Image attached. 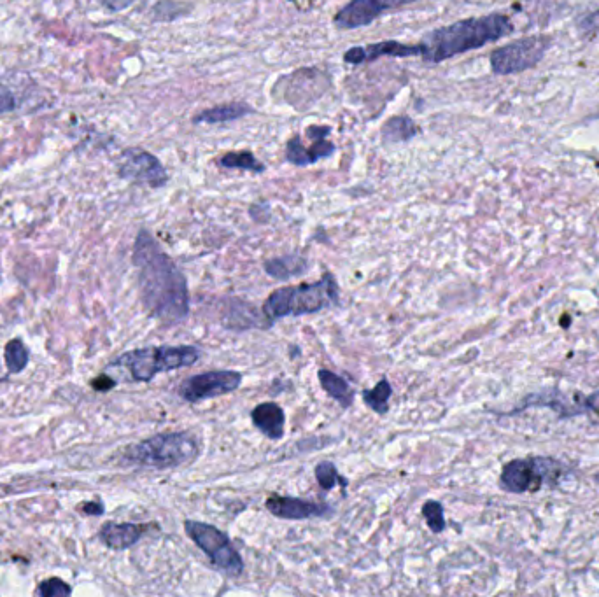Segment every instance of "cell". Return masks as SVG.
I'll return each instance as SVG.
<instances>
[{"mask_svg": "<svg viewBox=\"0 0 599 597\" xmlns=\"http://www.w3.org/2000/svg\"><path fill=\"white\" fill-rule=\"evenodd\" d=\"M584 403L587 412L599 415V391L589 394V396H584Z\"/></svg>", "mask_w": 599, "mask_h": 597, "instance_id": "4dcf8cb0", "label": "cell"}, {"mask_svg": "<svg viewBox=\"0 0 599 597\" xmlns=\"http://www.w3.org/2000/svg\"><path fill=\"white\" fill-rule=\"evenodd\" d=\"M265 508L277 519L284 520H307L326 517L333 512L332 506L326 503H318L311 499L291 498V496H279L272 494L265 501Z\"/></svg>", "mask_w": 599, "mask_h": 597, "instance_id": "7c38bea8", "label": "cell"}, {"mask_svg": "<svg viewBox=\"0 0 599 597\" xmlns=\"http://www.w3.org/2000/svg\"><path fill=\"white\" fill-rule=\"evenodd\" d=\"M339 300V284L332 274H325L321 281L312 284L277 289L263 303V314L268 321L281 317L307 316L337 305Z\"/></svg>", "mask_w": 599, "mask_h": 597, "instance_id": "3957f363", "label": "cell"}, {"mask_svg": "<svg viewBox=\"0 0 599 597\" xmlns=\"http://www.w3.org/2000/svg\"><path fill=\"white\" fill-rule=\"evenodd\" d=\"M316 480H318V484L321 485L323 491H332L333 487H337V484L342 489H346L347 485H349V480L346 477H342L339 470H337V466L330 463V461H323V463H319L316 466Z\"/></svg>", "mask_w": 599, "mask_h": 597, "instance_id": "d4e9b609", "label": "cell"}, {"mask_svg": "<svg viewBox=\"0 0 599 597\" xmlns=\"http://www.w3.org/2000/svg\"><path fill=\"white\" fill-rule=\"evenodd\" d=\"M414 2L417 0H351L335 16V25L342 30L367 27L384 13L409 6Z\"/></svg>", "mask_w": 599, "mask_h": 597, "instance_id": "8fae6325", "label": "cell"}, {"mask_svg": "<svg viewBox=\"0 0 599 597\" xmlns=\"http://www.w3.org/2000/svg\"><path fill=\"white\" fill-rule=\"evenodd\" d=\"M4 358H6L9 373H22L29 365V349L25 347L20 338H15L6 345Z\"/></svg>", "mask_w": 599, "mask_h": 597, "instance_id": "cb8c5ba5", "label": "cell"}, {"mask_svg": "<svg viewBox=\"0 0 599 597\" xmlns=\"http://www.w3.org/2000/svg\"><path fill=\"white\" fill-rule=\"evenodd\" d=\"M200 454L198 442L186 431L162 433L137 443L125 452V463L139 468L167 470L191 463Z\"/></svg>", "mask_w": 599, "mask_h": 597, "instance_id": "277c9868", "label": "cell"}, {"mask_svg": "<svg viewBox=\"0 0 599 597\" xmlns=\"http://www.w3.org/2000/svg\"><path fill=\"white\" fill-rule=\"evenodd\" d=\"M265 272L277 281H286L309 272V261L305 260L304 256L288 254V256L265 261Z\"/></svg>", "mask_w": 599, "mask_h": 597, "instance_id": "ac0fdd59", "label": "cell"}, {"mask_svg": "<svg viewBox=\"0 0 599 597\" xmlns=\"http://www.w3.org/2000/svg\"><path fill=\"white\" fill-rule=\"evenodd\" d=\"M71 585H67L64 580L60 578H50V580H44L43 583H39L37 587V594L43 597H58V596H71Z\"/></svg>", "mask_w": 599, "mask_h": 597, "instance_id": "83f0119b", "label": "cell"}, {"mask_svg": "<svg viewBox=\"0 0 599 597\" xmlns=\"http://www.w3.org/2000/svg\"><path fill=\"white\" fill-rule=\"evenodd\" d=\"M253 113L251 106L244 102H233V104H223V106L205 109L202 113L193 118V123H207V125H216V123H226V121H235L244 118L246 114Z\"/></svg>", "mask_w": 599, "mask_h": 597, "instance_id": "d6986e66", "label": "cell"}, {"mask_svg": "<svg viewBox=\"0 0 599 597\" xmlns=\"http://www.w3.org/2000/svg\"><path fill=\"white\" fill-rule=\"evenodd\" d=\"M184 531L202 552L209 555L212 564L219 571L235 578L244 573V562L237 548L233 547L230 538L223 531H219L218 527L198 520H186Z\"/></svg>", "mask_w": 599, "mask_h": 597, "instance_id": "52a82bcc", "label": "cell"}, {"mask_svg": "<svg viewBox=\"0 0 599 597\" xmlns=\"http://www.w3.org/2000/svg\"><path fill=\"white\" fill-rule=\"evenodd\" d=\"M547 407L554 410L561 417H575V415H584L587 412L585 408L584 396L580 394V400H571L570 396L557 391V389H545L538 393L529 394L522 400L521 407L515 408L508 415H515L526 410V408Z\"/></svg>", "mask_w": 599, "mask_h": 597, "instance_id": "4fadbf2b", "label": "cell"}, {"mask_svg": "<svg viewBox=\"0 0 599 597\" xmlns=\"http://www.w3.org/2000/svg\"><path fill=\"white\" fill-rule=\"evenodd\" d=\"M190 11L188 6H183L179 2H172V0H162L156 4L153 9V15L156 16V20H174L179 16L186 15Z\"/></svg>", "mask_w": 599, "mask_h": 597, "instance_id": "4316f807", "label": "cell"}, {"mask_svg": "<svg viewBox=\"0 0 599 597\" xmlns=\"http://www.w3.org/2000/svg\"><path fill=\"white\" fill-rule=\"evenodd\" d=\"M393 394L391 384L388 379L379 380V384L374 389L363 391V401L368 408H372L375 414L386 415L389 412V398Z\"/></svg>", "mask_w": 599, "mask_h": 597, "instance_id": "7402d4cb", "label": "cell"}, {"mask_svg": "<svg viewBox=\"0 0 599 597\" xmlns=\"http://www.w3.org/2000/svg\"><path fill=\"white\" fill-rule=\"evenodd\" d=\"M333 153H335V146H333V142L326 141V139H318V141H314L311 148H305L304 142L300 141L298 137H293L286 146V160L298 167H307V165L332 156Z\"/></svg>", "mask_w": 599, "mask_h": 597, "instance_id": "e0dca14e", "label": "cell"}, {"mask_svg": "<svg viewBox=\"0 0 599 597\" xmlns=\"http://www.w3.org/2000/svg\"><path fill=\"white\" fill-rule=\"evenodd\" d=\"M16 107L15 95L13 92L6 88V86L0 85V114L9 113Z\"/></svg>", "mask_w": 599, "mask_h": 597, "instance_id": "f546056e", "label": "cell"}, {"mask_svg": "<svg viewBox=\"0 0 599 597\" xmlns=\"http://www.w3.org/2000/svg\"><path fill=\"white\" fill-rule=\"evenodd\" d=\"M570 473V468L563 461L552 457H522L503 464L500 487L501 491L510 494H526L540 491L543 487H557Z\"/></svg>", "mask_w": 599, "mask_h": 597, "instance_id": "5b68a950", "label": "cell"}, {"mask_svg": "<svg viewBox=\"0 0 599 597\" xmlns=\"http://www.w3.org/2000/svg\"><path fill=\"white\" fill-rule=\"evenodd\" d=\"M251 419L256 429H260V433L270 438V440H281L284 436V428H286V414L277 403L267 401L261 403L251 412Z\"/></svg>", "mask_w": 599, "mask_h": 597, "instance_id": "2e32d148", "label": "cell"}, {"mask_svg": "<svg viewBox=\"0 0 599 597\" xmlns=\"http://www.w3.org/2000/svg\"><path fill=\"white\" fill-rule=\"evenodd\" d=\"M120 176L130 183L148 184L151 188H160L169 181L167 170L162 163L144 149L132 148L123 151L120 158Z\"/></svg>", "mask_w": 599, "mask_h": 597, "instance_id": "30bf717a", "label": "cell"}, {"mask_svg": "<svg viewBox=\"0 0 599 597\" xmlns=\"http://www.w3.org/2000/svg\"><path fill=\"white\" fill-rule=\"evenodd\" d=\"M578 34L584 37V39H591L592 36H596L599 32V9H596L594 13L585 15L584 18H580L577 22Z\"/></svg>", "mask_w": 599, "mask_h": 597, "instance_id": "f1b7e54d", "label": "cell"}, {"mask_svg": "<svg viewBox=\"0 0 599 597\" xmlns=\"http://www.w3.org/2000/svg\"><path fill=\"white\" fill-rule=\"evenodd\" d=\"M134 265L142 303L149 314L165 324L184 321L190 312L186 279L146 230H142L135 240Z\"/></svg>", "mask_w": 599, "mask_h": 597, "instance_id": "6da1fadb", "label": "cell"}, {"mask_svg": "<svg viewBox=\"0 0 599 597\" xmlns=\"http://www.w3.org/2000/svg\"><path fill=\"white\" fill-rule=\"evenodd\" d=\"M552 48L550 36L521 37L491 53V69L498 76H510L531 71L542 62Z\"/></svg>", "mask_w": 599, "mask_h": 597, "instance_id": "ba28073f", "label": "cell"}, {"mask_svg": "<svg viewBox=\"0 0 599 597\" xmlns=\"http://www.w3.org/2000/svg\"><path fill=\"white\" fill-rule=\"evenodd\" d=\"M514 32V23L503 13L468 18L435 29L419 44L421 57L431 64H440L468 51L480 50L486 44L496 43Z\"/></svg>", "mask_w": 599, "mask_h": 597, "instance_id": "7a4b0ae2", "label": "cell"}, {"mask_svg": "<svg viewBox=\"0 0 599 597\" xmlns=\"http://www.w3.org/2000/svg\"><path fill=\"white\" fill-rule=\"evenodd\" d=\"M318 377L328 396H332L333 400L339 401L340 407L349 408L353 405V387L347 384L346 379H342L340 375L330 372V370H319Z\"/></svg>", "mask_w": 599, "mask_h": 597, "instance_id": "ffe728a7", "label": "cell"}, {"mask_svg": "<svg viewBox=\"0 0 599 597\" xmlns=\"http://www.w3.org/2000/svg\"><path fill=\"white\" fill-rule=\"evenodd\" d=\"M596 480H598V482H599V475H596Z\"/></svg>", "mask_w": 599, "mask_h": 597, "instance_id": "e575fe53", "label": "cell"}, {"mask_svg": "<svg viewBox=\"0 0 599 597\" xmlns=\"http://www.w3.org/2000/svg\"><path fill=\"white\" fill-rule=\"evenodd\" d=\"M200 359V351L193 345L179 347H144L127 352L114 361V366L127 370L130 379L135 382H149L158 373L179 370L195 365Z\"/></svg>", "mask_w": 599, "mask_h": 597, "instance_id": "8992f818", "label": "cell"}, {"mask_svg": "<svg viewBox=\"0 0 599 597\" xmlns=\"http://www.w3.org/2000/svg\"><path fill=\"white\" fill-rule=\"evenodd\" d=\"M107 8L113 9V11H121V9L128 8L134 0H104Z\"/></svg>", "mask_w": 599, "mask_h": 597, "instance_id": "836d02e7", "label": "cell"}, {"mask_svg": "<svg viewBox=\"0 0 599 597\" xmlns=\"http://www.w3.org/2000/svg\"><path fill=\"white\" fill-rule=\"evenodd\" d=\"M330 134V127H309L307 128V135L311 137L312 141H318V139H326Z\"/></svg>", "mask_w": 599, "mask_h": 597, "instance_id": "1f68e13d", "label": "cell"}, {"mask_svg": "<svg viewBox=\"0 0 599 597\" xmlns=\"http://www.w3.org/2000/svg\"><path fill=\"white\" fill-rule=\"evenodd\" d=\"M148 529V524L107 522L100 529L99 536L106 547L113 548V550H127V548L134 547L135 543L148 533Z\"/></svg>", "mask_w": 599, "mask_h": 597, "instance_id": "9a60e30c", "label": "cell"}, {"mask_svg": "<svg viewBox=\"0 0 599 597\" xmlns=\"http://www.w3.org/2000/svg\"><path fill=\"white\" fill-rule=\"evenodd\" d=\"M416 55L421 57L419 44L410 46V44L396 43V41H384V43L370 44L367 48H353V50L347 51L344 60L347 64L358 65L382 57L407 58L416 57Z\"/></svg>", "mask_w": 599, "mask_h": 597, "instance_id": "5bb4252c", "label": "cell"}, {"mask_svg": "<svg viewBox=\"0 0 599 597\" xmlns=\"http://www.w3.org/2000/svg\"><path fill=\"white\" fill-rule=\"evenodd\" d=\"M242 384V375L233 370H216L193 375L184 380L179 387V396L184 401L197 403V401L211 400L223 394L233 393Z\"/></svg>", "mask_w": 599, "mask_h": 597, "instance_id": "9c48e42d", "label": "cell"}, {"mask_svg": "<svg viewBox=\"0 0 599 597\" xmlns=\"http://www.w3.org/2000/svg\"><path fill=\"white\" fill-rule=\"evenodd\" d=\"M417 134H419V127H417L416 121L409 116H395L386 121V125L382 127V141L388 142V144L410 141Z\"/></svg>", "mask_w": 599, "mask_h": 597, "instance_id": "44dd1931", "label": "cell"}, {"mask_svg": "<svg viewBox=\"0 0 599 597\" xmlns=\"http://www.w3.org/2000/svg\"><path fill=\"white\" fill-rule=\"evenodd\" d=\"M219 165L225 169L251 170L254 174L265 172V165L251 151H232L221 156Z\"/></svg>", "mask_w": 599, "mask_h": 597, "instance_id": "603a6c76", "label": "cell"}, {"mask_svg": "<svg viewBox=\"0 0 599 597\" xmlns=\"http://www.w3.org/2000/svg\"><path fill=\"white\" fill-rule=\"evenodd\" d=\"M423 515L433 533H444L447 524H445L444 506H442V503L433 501V499L426 501L423 505Z\"/></svg>", "mask_w": 599, "mask_h": 597, "instance_id": "484cf974", "label": "cell"}, {"mask_svg": "<svg viewBox=\"0 0 599 597\" xmlns=\"http://www.w3.org/2000/svg\"><path fill=\"white\" fill-rule=\"evenodd\" d=\"M83 512L86 515H102L104 513V505L100 501H92V503H86L83 505Z\"/></svg>", "mask_w": 599, "mask_h": 597, "instance_id": "d6a6232c", "label": "cell"}]
</instances>
